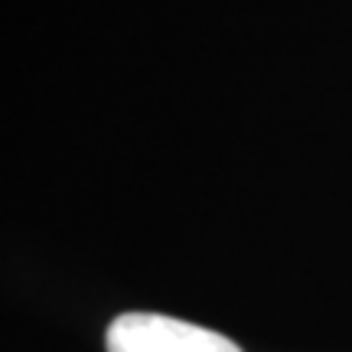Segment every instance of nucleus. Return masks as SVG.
Listing matches in <instances>:
<instances>
[{
	"label": "nucleus",
	"instance_id": "1",
	"mask_svg": "<svg viewBox=\"0 0 352 352\" xmlns=\"http://www.w3.org/2000/svg\"><path fill=\"white\" fill-rule=\"evenodd\" d=\"M104 346L108 352H241L228 336L215 329L140 310L111 320Z\"/></svg>",
	"mask_w": 352,
	"mask_h": 352
}]
</instances>
